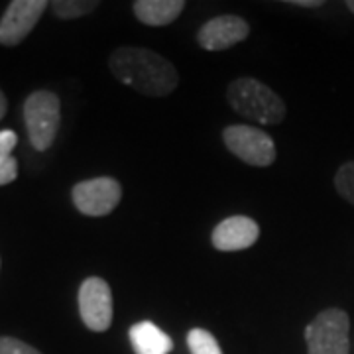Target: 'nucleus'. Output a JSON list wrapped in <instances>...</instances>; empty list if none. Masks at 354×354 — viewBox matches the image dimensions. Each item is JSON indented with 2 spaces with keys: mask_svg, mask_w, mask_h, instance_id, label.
<instances>
[{
  "mask_svg": "<svg viewBox=\"0 0 354 354\" xmlns=\"http://www.w3.org/2000/svg\"><path fill=\"white\" fill-rule=\"evenodd\" d=\"M16 177H18V162L10 156L4 162H0V185L12 183Z\"/></svg>",
  "mask_w": 354,
  "mask_h": 354,
  "instance_id": "obj_18",
  "label": "nucleus"
},
{
  "mask_svg": "<svg viewBox=\"0 0 354 354\" xmlns=\"http://www.w3.org/2000/svg\"><path fill=\"white\" fill-rule=\"evenodd\" d=\"M109 67L120 83L146 97H165L174 93L179 83L174 64L146 48H116L109 57Z\"/></svg>",
  "mask_w": 354,
  "mask_h": 354,
  "instance_id": "obj_1",
  "label": "nucleus"
},
{
  "mask_svg": "<svg viewBox=\"0 0 354 354\" xmlns=\"http://www.w3.org/2000/svg\"><path fill=\"white\" fill-rule=\"evenodd\" d=\"M250 24L234 14H223L205 22L197 32V44L207 51H223L248 38Z\"/></svg>",
  "mask_w": 354,
  "mask_h": 354,
  "instance_id": "obj_9",
  "label": "nucleus"
},
{
  "mask_svg": "<svg viewBox=\"0 0 354 354\" xmlns=\"http://www.w3.org/2000/svg\"><path fill=\"white\" fill-rule=\"evenodd\" d=\"M227 99L234 113L258 124H279L288 113L278 93L254 77L234 79L227 88Z\"/></svg>",
  "mask_w": 354,
  "mask_h": 354,
  "instance_id": "obj_2",
  "label": "nucleus"
},
{
  "mask_svg": "<svg viewBox=\"0 0 354 354\" xmlns=\"http://www.w3.org/2000/svg\"><path fill=\"white\" fill-rule=\"evenodd\" d=\"M307 354H351V319L339 307H329L305 329Z\"/></svg>",
  "mask_w": 354,
  "mask_h": 354,
  "instance_id": "obj_3",
  "label": "nucleus"
},
{
  "mask_svg": "<svg viewBox=\"0 0 354 354\" xmlns=\"http://www.w3.org/2000/svg\"><path fill=\"white\" fill-rule=\"evenodd\" d=\"M223 142L228 152L244 164L268 167L276 162V144L270 134L248 124H232L223 130Z\"/></svg>",
  "mask_w": 354,
  "mask_h": 354,
  "instance_id": "obj_5",
  "label": "nucleus"
},
{
  "mask_svg": "<svg viewBox=\"0 0 354 354\" xmlns=\"http://www.w3.org/2000/svg\"><path fill=\"white\" fill-rule=\"evenodd\" d=\"M24 122L32 146L44 152L57 136L62 122V102L51 91H36L24 102Z\"/></svg>",
  "mask_w": 354,
  "mask_h": 354,
  "instance_id": "obj_4",
  "label": "nucleus"
},
{
  "mask_svg": "<svg viewBox=\"0 0 354 354\" xmlns=\"http://www.w3.org/2000/svg\"><path fill=\"white\" fill-rule=\"evenodd\" d=\"M128 339L136 354H169L174 348L169 335L152 321L134 323L128 330Z\"/></svg>",
  "mask_w": 354,
  "mask_h": 354,
  "instance_id": "obj_11",
  "label": "nucleus"
},
{
  "mask_svg": "<svg viewBox=\"0 0 354 354\" xmlns=\"http://www.w3.org/2000/svg\"><path fill=\"white\" fill-rule=\"evenodd\" d=\"M346 8L354 14V0H348V2H346Z\"/></svg>",
  "mask_w": 354,
  "mask_h": 354,
  "instance_id": "obj_21",
  "label": "nucleus"
},
{
  "mask_svg": "<svg viewBox=\"0 0 354 354\" xmlns=\"http://www.w3.org/2000/svg\"><path fill=\"white\" fill-rule=\"evenodd\" d=\"M50 6L55 16H59L64 20H73V18H81L85 14L93 12L99 6V2H95V0H55Z\"/></svg>",
  "mask_w": 354,
  "mask_h": 354,
  "instance_id": "obj_13",
  "label": "nucleus"
},
{
  "mask_svg": "<svg viewBox=\"0 0 354 354\" xmlns=\"http://www.w3.org/2000/svg\"><path fill=\"white\" fill-rule=\"evenodd\" d=\"M290 4L293 6H309V8H315V6H321L323 0H290Z\"/></svg>",
  "mask_w": 354,
  "mask_h": 354,
  "instance_id": "obj_19",
  "label": "nucleus"
},
{
  "mask_svg": "<svg viewBox=\"0 0 354 354\" xmlns=\"http://www.w3.org/2000/svg\"><path fill=\"white\" fill-rule=\"evenodd\" d=\"M0 354H41L38 348L14 337H0Z\"/></svg>",
  "mask_w": 354,
  "mask_h": 354,
  "instance_id": "obj_16",
  "label": "nucleus"
},
{
  "mask_svg": "<svg viewBox=\"0 0 354 354\" xmlns=\"http://www.w3.org/2000/svg\"><path fill=\"white\" fill-rule=\"evenodd\" d=\"M18 144V136L12 130H2L0 132V162H4L6 158L12 156V150Z\"/></svg>",
  "mask_w": 354,
  "mask_h": 354,
  "instance_id": "obj_17",
  "label": "nucleus"
},
{
  "mask_svg": "<svg viewBox=\"0 0 354 354\" xmlns=\"http://www.w3.org/2000/svg\"><path fill=\"white\" fill-rule=\"evenodd\" d=\"M6 106H8L6 97H4V93L0 91V120H2V118H4V114H6Z\"/></svg>",
  "mask_w": 354,
  "mask_h": 354,
  "instance_id": "obj_20",
  "label": "nucleus"
},
{
  "mask_svg": "<svg viewBox=\"0 0 354 354\" xmlns=\"http://www.w3.org/2000/svg\"><path fill=\"white\" fill-rule=\"evenodd\" d=\"M73 205L87 216H104L113 213L122 199V187L114 177H95L79 181L73 191Z\"/></svg>",
  "mask_w": 354,
  "mask_h": 354,
  "instance_id": "obj_7",
  "label": "nucleus"
},
{
  "mask_svg": "<svg viewBox=\"0 0 354 354\" xmlns=\"http://www.w3.org/2000/svg\"><path fill=\"white\" fill-rule=\"evenodd\" d=\"M335 189L346 203L354 207V162H346L337 169Z\"/></svg>",
  "mask_w": 354,
  "mask_h": 354,
  "instance_id": "obj_15",
  "label": "nucleus"
},
{
  "mask_svg": "<svg viewBox=\"0 0 354 354\" xmlns=\"http://www.w3.org/2000/svg\"><path fill=\"white\" fill-rule=\"evenodd\" d=\"M134 14L142 24L167 26L176 22L177 16L183 12V0H136L132 4Z\"/></svg>",
  "mask_w": 354,
  "mask_h": 354,
  "instance_id": "obj_12",
  "label": "nucleus"
},
{
  "mask_svg": "<svg viewBox=\"0 0 354 354\" xmlns=\"http://www.w3.org/2000/svg\"><path fill=\"white\" fill-rule=\"evenodd\" d=\"M187 346L191 354H223L213 333L207 329H191L187 333Z\"/></svg>",
  "mask_w": 354,
  "mask_h": 354,
  "instance_id": "obj_14",
  "label": "nucleus"
},
{
  "mask_svg": "<svg viewBox=\"0 0 354 354\" xmlns=\"http://www.w3.org/2000/svg\"><path fill=\"white\" fill-rule=\"evenodd\" d=\"M258 236H260V227L254 218L234 215L221 221L213 228L211 242L221 252H236V250H246L254 246Z\"/></svg>",
  "mask_w": 354,
  "mask_h": 354,
  "instance_id": "obj_10",
  "label": "nucleus"
},
{
  "mask_svg": "<svg viewBox=\"0 0 354 354\" xmlns=\"http://www.w3.org/2000/svg\"><path fill=\"white\" fill-rule=\"evenodd\" d=\"M79 315L85 327L95 333H104L113 323V291L102 278H87L79 288Z\"/></svg>",
  "mask_w": 354,
  "mask_h": 354,
  "instance_id": "obj_6",
  "label": "nucleus"
},
{
  "mask_svg": "<svg viewBox=\"0 0 354 354\" xmlns=\"http://www.w3.org/2000/svg\"><path fill=\"white\" fill-rule=\"evenodd\" d=\"M48 8L46 0H14L0 20V44L18 46L36 28L39 16Z\"/></svg>",
  "mask_w": 354,
  "mask_h": 354,
  "instance_id": "obj_8",
  "label": "nucleus"
}]
</instances>
